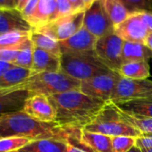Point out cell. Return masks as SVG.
Masks as SVG:
<instances>
[{"instance_id":"obj_4","label":"cell","mask_w":152,"mask_h":152,"mask_svg":"<svg viewBox=\"0 0 152 152\" xmlns=\"http://www.w3.org/2000/svg\"><path fill=\"white\" fill-rule=\"evenodd\" d=\"M95 51L64 53L60 56V72L80 82L110 72Z\"/></svg>"},{"instance_id":"obj_31","label":"cell","mask_w":152,"mask_h":152,"mask_svg":"<svg viewBox=\"0 0 152 152\" xmlns=\"http://www.w3.org/2000/svg\"><path fill=\"white\" fill-rule=\"evenodd\" d=\"M56 3H57V19L77 13L68 0H56Z\"/></svg>"},{"instance_id":"obj_14","label":"cell","mask_w":152,"mask_h":152,"mask_svg":"<svg viewBox=\"0 0 152 152\" xmlns=\"http://www.w3.org/2000/svg\"><path fill=\"white\" fill-rule=\"evenodd\" d=\"M32 28L15 8H0V35L12 31H31Z\"/></svg>"},{"instance_id":"obj_2","label":"cell","mask_w":152,"mask_h":152,"mask_svg":"<svg viewBox=\"0 0 152 152\" xmlns=\"http://www.w3.org/2000/svg\"><path fill=\"white\" fill-rule=\"evenodd\" d=\"M72 131L63 128L56 122L35 120L23 110L0 116V138L25 137L32 140L53 139L67 141Z\"/></svg>"},{"instance_id":"obj_17","label":"cell","mask_w":152,"mask_h":152,"mask_svg":"<svg viewBox=\"0 0 152 152\" xmlns=\"http://www.w3.org/2000/svg\"><path fill=\"white\" fill-rule=\"evenodd\" d=\"M57 19L56 0H39L36 12L29 23L32 29H39Z\"/></svg>"},{"instance_id":"obj_12","label":"cell","mask_w":152,"mask_h":152,"mask_svg":"<svg viewBox=\"0 0 152 152\" xmlns=\"http://www.w3.org/2000/svg\"><path fill=\"white\" fill-rule=\"evenodd\" d=\"M149 32L139 13L131 14L123 23L115 27V33L124 41L143 43Z\"/></svg>"},{"instance_id":"obj_32","label":"cell","mask_w":152,"mask_h":152,"mask_svg":"<svg viewBox=\"0 0 152 152\" xmlns=\"http://www.w3.org/2000/svg\"><path fill=\"white\" fill-rule=\"evenodd\" d=\"M22 48L0 49V61L10 63V64H14V62L15 61V59H16V57L18 56V53H19V51H20V49Z\"/></svg>"},{"instance_id":"obj_30","label":"cell","mask_w":152,"mask_h":152,"mask_svg":"<svg viewBox=\"0 0 152 152\" xmlns=\"http://www.w3.org/2000/svg\"><path fill=\"white\" fill-rule=\"evenodd\" d=\"M130 14L152 11V0H119Z\"/></svg>"},{"instance_id":"obj_35","label":"cell","mask_w":152,"mask_h":152,"mask_svg":"<svg viewBox=\"0 0 152 152\" xmlns=\"http://www.w3.org/2000/svg\"><path fill=\"white\" fill-rule=\"evenodd\" d=\"M65 152H89V151L86 150L85 148H83V147L79 146L78 144H76L72 140H68Z\"/></svg>"},{"instance_id":"obj_21","label":"cell","mask_w":152,"mask_h":152,"mask_svg":"<svg viewBox=\"0 0 152 152\" xmlns=\"http://www.w3.org/2000/svg\"><path fill=\"white\" fill-rule=\"evenodd\" d=\"M67 141L42 139L31 141L28 145L18 150L19 152H65Z\"/></svg>"},{"instance_id":"obj_36","label":"cell","mask_w":152,"mask_h":152,"mask_svg":"<svg viewBox=\"0 0 152 152\" xmlns=\"http://www.w3.org/2000/svg\"><path fill=\"white\" fill-rule=\"evenodd\" d=\"M68 1L72 4V6L77 13L85 11V7L83 5V0H68Z\"/></svg>"},{"instance_id":"obj_13","label":"cell","mask_w":152,"mask_h":152,"mask_svg":"<svg viewBox=\"0 0 152 152\" xmlns=\"http://www.w3.org/2000/svg\"><path fill=\"white\" fill-rule=\"evenodd\" d=\"M97 40L98 38L83 26L80 31L72 37L59 42L61 54L92 51L95 48Z\"/></svg>"},{"instance_id":"obj_19","label":"cell","mask_w":152,"mask_h":152,"mask_svg":"<svg viewBox=\"0 0 152 152\" xmlns=\"http://www.w3.org/2000/svg\"><path fill=\"white\" fill-rule=\"evenodd\" d=\"M115 105L121 111L126 114L135 116L152 118V97L115 103Z\"/></svg>"},{"instance_id":"obj_44","label":"cell","mask_w":152,"mask_h":152,"mask_svg":"<svg viewBox=\"0 0 152 152\" xmlns=\"http://www.w3.org/2000/svg\"><path fill=\"white\" fill-rule=\"evenodd\" d=\"M141 149V148H140ZM142 152H152V148H148V149H141Z\"/></svg>"},{"instance_id":"obj_18","label":"cell","mask_w":152,"mask_h":152,"mask_svg":"<svg viewBox=\"0 0 152 152\" xmlns=\"http://www.w3.org/2000/svg\"><path fill=\"white\" fill-rule=\"evenodd\" d=\"M33 74L31 69L13 65L0 77V90L16 88Z\"/></svg>"},{"instance_id":"obj_7","label":"cell","mask_w":152,"mask_h":152,"mask_svg":"<svg viewBox=\"0 0 152 152\" xmlns=\"http://www.w3.org/2000/svg\"><path fill=\"white\" fill-rule=\"evenodd\" d=\"M149 97H152V81L132 80L120 76L110 101L115 104Z\"/></svg>"},{"instance_id":"obj_38","label":"cell","mask_w":152,"mask_h":152,"mask_svg":"<svg viewBox=\"0 0 152 152\" xmlns=\"http://www.w3.org/2000/svg\"><path fill=\"white\" fill-rule=\"evenodd\" d=\"M29 1L30 0H15V8L21 12Z\"/></svg>"},{"instance_id":"obj_33","label":"cell","mask_w":152,"mask_h":152,"mask_svg":"<svg viewBox=\"0 0 152 152\" xmlns=\"http://www.w3.org/2000/svg\"><path fill=\"white\" fill-rule=\"evenodd\" d=\"M39 0H30V1L26 4V6L23 7V9L21 11L23 16L28 23L34 15L37 7H38V4H39Z\"/></svg>"},{"instance_id":"obj_3","label":"cell","mask_w":152,"mask_h":152,"mask_svg":"<svg viewBox=\"0 0 152 152\" xmlns=\"http://www.w3.org/2000/svg\"><path fill=\"white\" fill-rule=\"evenodd\" d=\"M81 82L71 76L58 72H39L33 73L17 90H25L30 93L42 94L50 97L72 91H80Z\"/></svg>"},{"instance_id":"obj_41","label":"cell","mask_w":152,"mask_h":152,"mask_svg":"<svg viewBox=\"0 0 152 152\" xmlns=\"http://www.w3.org/2000/svg\"><path fill=\"white\" fill-rule=\"evenodd\" d=\"M5 7H8V0H0V8Z\"/></svg>"},{"instance_id":"obj_43","label":"cell","mask_w":152,"mask_h":152,"mask_svg":"<svg viewBox=\"0 0 152 152\" xmlns=\"http://www.w3.org/2000/svg\"><path fill=\"white\" fill-rule=\"evenodd\" d=\"M15 0H8V7L15 8Z\"/></svg>"},{"instance_id":"obj_8","label":"cell","mask_w":152,"mask_h":152,"mask_svg":"<svg viewBox=\"0 0 152 152\" xmlns=\"http://www.w3.org/2000/svg\"><path fill=\"white\" fill-rule=\"evenodd\" d=\"M84 12L58 18L47 25L32 30L42 32L58 42L65 40L82 29L83 26Z\"/></svg>"},{"instance_id":"obj_40","label":"cell","mask_w":152,"mask_h":152,"mask_svg":"<svg viewBox=\"0 0 152 152\" xmlns=\"http://www.w3.org/2000/svg\"><path fill=\"white\" fill-rule=\"evenodd\" d=\"M96 1H97V0H83V5H84V7H85V10H86L87 8H89L90 7H91Z\"/></svg>"},{"instance_id":"obj_45","label":"cell","mask_w":152,"mask_h":152,"mask_svg":"<svg viewBox=\"0 0 152 152\" xmlns=\"http://www.w3.org/2000/svg\"><path fill=\"white\" fill-rule=\"evenodd\" d=\"M14 152H19V151H18V150H17V151H14Z\"/></svg>"},{"instance_id":"obj_25","label":"cell","mask_w":152,"mask_h":152,"mask_svg":"<svg viewBox=\"0 0 152 152\" xmlns=\"http://www.w3.org/2000/svg\"><path fill=\"white\" fill-rule=\"evenodd\" d=\"M31 39V31H12L0 35V49L22 48Z\"/></svg>"},{"instance_id":"obj_6","label":"cell","mask_w":152,"mask_h":152,"mask_svg":"<svg viewBox=\"0 0 152 152\" xmlns=\"http://www.w3.org/2000/svg\"><path fill=\"white\" fill-rule=\"evenodd\" d=\"M123 45L124 40L112 32L98 39L94 51L109 70L118 72L123 65Z\"/></svg>"},{"instance_id":"obj_23","label":"cell","mask_w":152,"mask_h":152,"mask_svg":"<svg viewBox=\"0 0 152 152\" xmlns=\"http://www.w3.org/2000/svg\"><path fill=\"white\" fill-rule=\"evenodd\" d=\"M101 2L115 27L123 23L131 15L119 0H101Z\"/></svg>"},{"instance_id":"obj_22","label":"cell","mask_w":152,"mask_h":152,"mask_svg":"<svg viewBox=\"0 0 152 152\" xmlns=\"http://www.w3.org/2000/svg\"><path fill=\"white\" fill-rule=\"evenodd\" d=\"M118 73L124 78L132 80H146L149 77V65L147 61L124 64Z\"/></svg>"},{"instance_id":"obj_1","label":"cell","mask_w":152,"mask_h":152,"mask_svg":"<svg viewBox=\"0 0 152 152\" xmlns=\"http://www.w3.org/2000/svg\"><path fill=\"white\" fill-rule=\"evenodd\" d=\"M56 113V122L67 130H82L92 123L107 101L72 91L48 97Z\"/></svg>"},{"instance_id":"obj_29","label":"cell","mask_w":152,"mask_h":152,"mask_svg":"<svg viewBox=\"0 0 152 152\" xmlns=\"http://www.w3.org/2000/svg\"><path fill=\"white\" fill-rule=\"evenodd\" d=\"M136 137L131 136H116L112 137L113 152H128L136 145Z\"/></svg>"},{"instance_id":"obj_5","label":"cell","mask_w":152,"mask_h":152,"mask_svg":"<svg viewBox=\"0 0 152 152\" xmlns=\"http://www.w3.org/2000/svg\"><path fill=\"white\" fill-rule=\"evenodd\" d=\"M84 130L110 137L131 136L138 138L142 135L140 131L127 124L120 117L117 107L111 101L106 103L96 119L88 124Z\"/></svg>"},{"instance_id":"obj_16","label":"cell","mask_w":152,"mask_h":152,"mask_svg":"<svg viewBox=\"0 0 152 152\" xmlns=\"http://www.w3.org/2000/svg\"><path fill=\"white\" fill-rule=\"evenodd\" d=\"M60 56L34 47L31 71L33 73L58 72H60Z\"/></svg>"},{"instance_id":"obj_15","label":"cell","mask_w":152,"mask_h":152,"mask_svg":"<svg viewBox=\"0 0 152 152\" xmlns=\"http://www.w3.org/2000/svg\"><path fill=\"white\" fill-rule=\"evenodd\" d=\"M30 92L15 88L0 90V116L22 111Z\"/></svg>"},{"instance_id":"obj_10","label":"cell","mask_w":152,"mask_h":152,"mask_svg":"<svg viewBox=\"0 0 152 152\" xmlns=\"http://www.w3.org/2000/svg\"><path fill=\"white\" fill-rule=\"evenodd\" d=\"M83 26L98 39L115 32V26L105 11L101 0H97L85 10Z\"/></svg>"},{"instance_id":"obj_26","label":"cell","mask_w":152,"mask_h":152,"mask_svg":"<svg viewBox=\"0 0 152 152\" xmlns=\"http://www.w3.org/2000/svg\"><path fill=\"white\" fill-rule=\"evenodd\" d=\"M117 111L120 117L124 121H125L127 124H131L134 128L140 131L141 133H152V118L132 115L121 111L118 107H117Z\"/></svg>"},{"instance_id":"obj_28","label":"cell","mask_w":152,"mask_h":152,"mask_svg":"<svg viewBox=\"0 0 152 152\" xmlns=\"http://www.w3.org/2000/svg\"><path fill=\"white\" fill-rule=\"evenodd\" d=\"M32 140L25 137L0 138V152H14L28 145Z\"/></svg>"},{"instance_id":"obj_42","label":"cell","mask_w":152,"mask_h":152,"mask_svg":"<svg viewBox=\"0 0 152 152\" xmlns=\"http://www.w3.org/2000/svg\"><path fill=\"white\" fill-rule=\"evenodd\" d=\"M128 152H142V150H141L138 146H136V145H135V146H134V147H132V148Z\"/></svg>"},{"instance_id":"obj_37","label":"cell","mask_w":152,"mask_h":152,"mask_svg":"<svg viewBox=\"0 0 152 152\" xmlns=\"http://www.w3.org/2000/svg\"><path fill=\"white\" fill-rule=\"evenodd\" d=\"M14 64H10V63H7V62H3L0 61V77H2V75L8 70L10 69Z\"/></svg>"},{"instance_id":"obj_34","label":"cell","mask_w":152,"mask_h":152,"mask_svg":"<svg viewBox=\"0 0 152 152\" xmlns=\"http://www.w3.org/2000/svg\"><path fill=\"white\" fill-rule=\"evenodd\" d=\"M139 13L141 20L147 25L149 31H152V11H142Z\"/></svg>"},{"instance_id":"obj_11","label":"cell","mask_w":152,"mask_h":152,"mask_svg":"<svg viewBox=\"0 0 152 152\" xmlns=\"http://www.w3.org/2000/svg\"><path fill=\"white\" fill-rule=\"evenodd\" d=\"M23 111L29 116L40 122H56V109L48 97L42 94L30 93L24 103Z\"/></svg>"},{"instance_id":"obj_9","label":"cell","mask_w":152,"mask_h":152,"mask_svg":"<svg viewBox=\"0 0 152 152\" xmlns=\"http://www.w3.org/2000/svg\"><path fill=\"white\" fill-rule=\"evenodd\" d=\"M118 72L110 71L81 82L80 91L92 98L110 101L115 85L120 78Z\"/></svg>"},{"instance_id":"obj_20","label":"cell","mask_w":152,"mask_h":152,"mask_svg":"<svg viewBox=\"0 0 152 152\" xmlns=\"http://www.w3.org/2000/svg\"><path fill=\"white\" fill-rule=\"evenodd\" d=\"M123 64L132 62L148 61L152 58V51L143 43L124 41Z\"/></svg>"},{"instance_id":"obj_39","label":"cell","mask_w":152,"mask_h":152,"mask_svg":"<svg viewBox=\"0 0 152 152\" xmlns=\"http://www.w3.org/2000/svg\"><path fill=\"white\" fill-rule=\"evenodd\" d=\"M144 45H146L152 51V31H149V32L144 41Z\"/></svg>"},{"instance_id":"obj_27","label":"cell","mask_w":152,"mask_h":152,"mask_svg":"<svg viewBox=\"0 0 152 152\" xmlns=\"http://www.w3.org/2000/svg\"><path fill=\"white\" fill-rule=\"evenodd\" d=\"M33 50L34 46L30 39L20 49L18 56L13 64L31 70L33 64Z\"/></svg>"},{"instance_id":"obj_24","label":"cell","mask_w":152,"mask_h":152,"mask_svg":"<svg viewBox=\"0 0 152 152\" xmlns=\"http://www.w3.org/2000/svg\"><path fill=\"white\" fill-rule=\"evenodd\" d=\"M31 40L34 47L48 51L56 56H61L59 42L46 34L39 32L36 30H31Z\"/></svg>"}]
</instances>
